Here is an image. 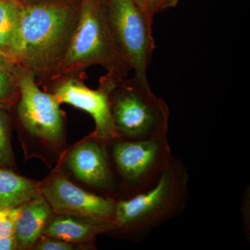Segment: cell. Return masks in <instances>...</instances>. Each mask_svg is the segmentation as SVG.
Instances as JSON below:
<instances>
[{
  "mask_svg": "<svg viewBox=\"0 0 250 250\" xmlns=\"http://www.w3.org/2000/svg\"><path fill=\"white\" fill-rule=\"evenodd\" d=\"M75 18L62 2L21 4L9 58L34 75L60 67Z\"/></svg>",
  "mask_w": 250,
  "mask_h": 250,
  "instance_id": "1",
  "label": "cell"
},
{
  "mask_svg": "<svg viewBox=\"0 0 250 250\" xmlns=\"http://www.w3.org/2000/svg\"><path fill=\"white\" fill-rule=\"evenodd\" d=\"M188 180L187 167L172 156L153 187L116 202L107 235L142 241L153 230L183 213L188 200Z\"/></svg>",
  "mask_w": 250,
  "mask_h": 250,
  "instance_id": "2",
  "label": "cell"
},
{
  "mask_svg": "<svg viewBox=\"0 0 250 250\" xmlns=\"http://www.w3.org/2000/svg\"><path fill=\"white\" fill-rule=\"evenodd\" d=\"M21 68L18 67L16 117L24 159H39L51 168L68 147L60 103L53 94L39 88L32 72Z\"/></svg>",
  "mask_w": 250,
  "mask_h": 250,
  "instance_id": "3",
  "label": "cell"
},
{
  "mask_svg": "<svg viewBox=\"0 0 250 250\" xmlns=\"http://www.w3.org/2000/svg\"><path fill=\"white\" fill-rule=\"evenodd\" d=\"M99 64L121 79L131 67L122 57L112 38L106 7L100 0H84L61 63L63 71Z\"/></svg>",
  "mask_w": 250,
  "mask_h": 250,
  "instance_id": "4",
  "label": "cell"
},
{
  "mask_svg": "<svg viewBox=\"0 0 250 250\" xmlns=\"http://www.w3.org/2000/svg\"><path fill=\"white\" fill-rule=\"evenodd\" d=\"M117 136L149 139L167 136L170 110L163 99L134 78L118 80L109 93Z\"/></svg>",
  "mask_w": 250,
  "mask_h": 250,
  "instance_id": "5",
  "label": "cell"
},
{
  "mask_svg": "<svg viewBox=\"0 0 250 250\" xmlns=\"http://www.w3.org/2000/svg\"><path fill=\"white\" fill-rule=\"evenodd\" d=\"M106 146L123 199L153 187L172 158L167 136L141 140L116 136Z\"/></svg>",
  "mask_w": 250,
  "mask_h": 250,
  "instance_id": "6",
  "label": "cell"
},
{
  "mask_svg": "<svg viewBox=\"0 0 250 250\" xmlns=\"http://www.w3.org/2000/svg\"><path fill=\"white\" fill-rule=\"evenodd\" d=\"M106 18L115 45L125 62L134 70V78L149 85L147 71L155 43L153 19L135 0H108Z\"/></svg>",
  "mask_w": 250,
  "mask_h": 250,
  "instance_id": "7",
  "label": "cell"
},
{
  "mask_svg": "<svg viewBox=\"0 0 250 250\" xmlns=\"http://www.w3.org/2000/svg\"><path fill=\"white\" fill-rule=\"evenodd\" d=\"M54 167L94 193L116 201L123 199L121 183L108 157L106 141L93 133L68 146Z\"/></svg>",
  "mask_w": 250,
  "mask_h": 250,
  "instance_id": "8",
  "label": "cell"
},
{
  "mask_svg": "<svg viewBox=\"0 0 250 250\" xmlns=\"http://www.w3.org/2000/svg\"><path fill=\"white\" fill-rule=\"evenodd\" d=\"M40 190L53 213L85 215L108 221L114 216L116 200L80 187L57 167L40 181Z\"/></svg>",
  "mask_w": 250,
  "mask_h": 250,
  "instance_id": "9",
  "label": "cell"
},
{
  "mask_svg": "<svg viewBox=\"0 0 250 250\" xmlns=\"http://www.w3.org/2000/svg\"><path fill=\"white\" fill-rule=\"evenodd\" d=\"M120 80L108 74L98 90L90 89L77 80L65 81L55 87L53 95L59 103L72 105L91 116L95 125L92 133L106 142L117 136L110 108L109 93Z\"/></svg>",
  "mask_w": 250,
  "mask_h": 250,
  "instance_id": "10",
  "label": "cell"
},
{
  "mask_svg": "<svg viewBox=\"0 0 250 250\" xmlns=\"http://www.w3.org/2000/svg\"><path fill=\"white\" fill-rule=\"evenodd\" d=\"M111 221L85 215L53 213L46 224L42 235L75 245L79 250H95L100 234L111 231Z\"/></svg>",
  "mask_w": 250,
  "mask_h": 250,
  "instance_id": "11",
  "label": "cell"
},
{
  "mask_svg": "<svg viewBox=\"0 0 250 250\" xmlns=\"http://www.w3.org/2000/svg\"><path fill=\"white\" fill-rule=\"evenodd\" d=\"M52 213V208L41 193L22 206L15 225L18 250H32Z\"/></svg>",
  "mask_w": 250,
  "mask_h": 250,
  "instance_id": "12",
  "label": "cell"
},
{
  "mask_svg": "<svg viewBox=\"0 0 250 250\" xmlns=\"http://www.w3.org/2000/svg\"><path fill=\"white\" fill-rule=\"evenodd\" d=\"M41 194L40 181L27 178L17 170L0 166V209L27 203Z\"/></svg>",
  "mask_w": 250,
  "mask_h": 250,
  "instance_id": "13",
  "label": "cell"
},
{
  "mask_svg": "<svg viewBox=\"0 0 250 250\" xmlns=\"http://www.w3.org/2000/svg\"><path fill=\"white\" fill-rule=\"evenodd\" d=\"M21 4L20 0H0V54L8 57Z\"/></svg>",
  "mask_w": 250,
  "mask_h": 250,
  "instance_id": "14",
  "label": "cell"
},
{
  "mask_svg": "<svg viewBox=\"0 0 250 250\" xmlns=\"http://www.w3.org/2000/svg\"><path fill=\"white\" fill-rule=\"evenodd\" d=\"M9 57L0 54V106L10 108L19 95L18 66Z\"/></svg>",
  "mask_w": 250,
  "mask_h": 250,
  "instance_id": "15",
  "label": "cell"
},
{
  "mask_svg": "<svg viewBox=\"0 0 250 250\" xmlns=\"http://www.w3.org/2000/svg\"><path fill=\"white\" fill-rule=\"evenodd\" d=\"M0 166L17 170L11 140V126L7 113L0 106ZM18 171V170H17Z\"/></svg>",
  "mask_w": 250,
  "mask_h": 250,
  "instance_id": "16",
  "label": "cell"
},
{
  "mask_svg": "<svg viewBox=\"0 0 250 250\" xmlns=\"http://www.w3.org/2000/svg\"><path fill=\"white\" fill-rule=\"evenodd\" d=\"M23 205L0 209V237L14 235L15 225Z\"/></svg>",
  "mask_w": 250,
  "mask_h": 250,
  "instance_id": "17",
  "label": "cell"
},
{
  "mask_svg": "<svg viewBox=\"0 0 250 250\" xmlns=\"http://www.w3.org/2000/svg\"><path fill=\"white\" fill-rule=\"evenodd\" d=\"M79 248L75 245L58 238L42 235L39 238L32 250H75Z\"/></svg>",
  "mask_w": 250,
  "mask_h": 250,
  "instance_id": "18",
  "label": "cell"
},
{
  "mask_svg": "<svg viewBox=\"0 0 250 250\" xmlns=\"http://www.w3.org/2000/svg\"><path fill=\"white\" fill-rule=\"evenodd\" d=\"M177 0H147L146 14L148 17L154 18V15L163 10L173 6Z\"/></svg>",
  "mask_w": 250,
  "mask_h": 250,
  "instance_id": "19",
  "label": "cell"
},
{
  "mask_svg": "<svg viewBox=\"0 0 250 250\" xmlns=\"http://www.w3.org/2000/svg\"><path fill=\"white\" fill-rule=\"evenodd\" d=\"M0 250H18L14 235L0 237Z\"/></svg>",
  "mask_w": 250,
  "mask_h": 250,
  "instance_id": "20",
  "label": "cell"
},
{
  "mask_svg": "<svg viewBox=\"0 0 250 250\" xmlns=\"http://www.w3.org/2000/svg\"><path fill=\"white\" fill-rule=\"evenodd\" d=\"M27 4H39V3L62 2L64 0H23Z\"/></svg>",
  "mask_w": 250,
  "mask_h": 250,
  "instance_id": "21",
  "label": "cell"
},
{
  "mask_svg": "<svg viewBox=\"0 0 250 250\" xmlns=\"http://www.w3.org/2000/svg\"><path fill=\"white\" fill-rule=\"evenodd\" d=\"M135 1H136V4L139 5V7L143 10V12L147 15V14H146V6H147V0H135ZM151 19H152V18H151Z\"/></svg>",
  "mask_w": 250,
  "mask_h": 250,
  "instance_id": "22",
  "label": "cell"
},
{
  "mask_svg": "<svg viewBox=\"0 0 250 250\" xmlns=\"http://www.w3.org/2000/svg\"><path fill=\"white\" fill-rule=\"evenodd\" d=\"M20 1H21V0H20Z\"/></svg>",
  "mask_w": 250,
  "mask_h": 250,
  "instance_id": "23",
  "label": "cell"
}]
</instances>
